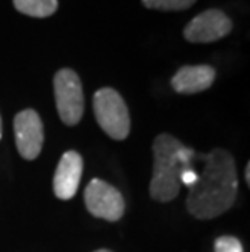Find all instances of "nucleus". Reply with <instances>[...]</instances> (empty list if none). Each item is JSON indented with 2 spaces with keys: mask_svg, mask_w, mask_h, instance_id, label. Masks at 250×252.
Returning <instances> with one entry per match:
<instances>
[{
  "mask_svg": "<svg viewBox=\"0 0 250 252\" xmlns=\"http://www.w3.org/2000/svg\"><path fill=\"white\" fill-rule=\"evenodd\" d=\"M203 168L189 186L185 200L189 213L196 220H213L226 213L237 197L239 179L234 157L224 148L203 155Z\"/></svg>",
  "mask_w": 250,
  "mask_h": 252,
  "instance_id": "1",
  "label": "nucleus"
},
{
  "mask_svg": "<svg viewBox=\"0 0 250 252\" xmlns=\"http://www.w3.org/2000/svg\"><path fill=\"white\" fill-rule=\"evenodd\" d=\"M195 152L171 133H159L153 140V174L150 197L154 202L167 203L182 189V176L194 164Z\"/></svg>",
  "mask_w": 250,
  "mask_h": 252,
  "instance_id": "2",
  "label": "nucleus"
},
{
  "mask_svg": "<svg viewBox=\"0 0 250 252\" xmlns=\"http://www.w3.org/2000/svg\"><path fill=\"white\" fill-rule=\"evenodd\" d=\"M98 126L114 140H125L130 133V114L124 98L114 88L104 87L93 96Z\"/></svg>",
  "mask_w": 250,
  "mask_h": 252,
  "instance_id": "3",
  "label": "nucleus"
},
{
  "mask_svg": "<svg viewBox=\"0 0 250 252\" xmlns=\"http://www.w3.org/2000/svg\"><path fill=\"white\" fill-rule=\"evenodd\" d=\"M54 98L60 121L68 127L80 124L84 112L83 85L72 68H60L54 75Z\"/></svg>",
  "mask_w": 250,
  "mask_h": 252,
  "instance_id": "4",
  "label": "nucleus"
},
{
  "mask_svg": "<svg viewBox=\"0 0 250 252\" xmlns=\"http://www.w3.org/2000/svg\"><path fill=\"white\" fill-rule=\"evenodd\" d=\"M84 205L93 217L106 221H119L125 213V200L122 192L112 184L94 178L84 187Z\"/></svg>",
  "mask_w": 250,
  "mask_h": 252,
  "instance_id": "5",
  "label": "nucleus"
},
{
  "mask_svg": "<svg viewBox=\"0 0 250 252\" xmlns=\"http://www.w3.org/2000/svg\"><path fill=\"white\" fill-rule=\"evenodd\" d=\"M232 20L220 8H208L198 13L185 25L184 37L192 44H208L229 36Z\"/></svg>",
  "mask_w": 250,
  "mask_h": 252,
  "instance_id": "6",
  "label": "nucleus"
},
{
  "mask_svg": "<svg viewBox=\"0 0 250 252\" xmlns=\"http://www.w3.org/2000/svg\"><path fill=\"white\" fill-rule=\"evenodd\" d=\"M15 143L20 157L26 161H33L41 155L44 145V124L34 109L20 111L13 119Z\"/></svg>",
  "mask_w": 250,
  "mask_h": 252,
  "instance_id": "7",
  "label": "nucleus"
},
{
  "mask_svg": "<svg viewBox=\"0 0 250 252\" xmlns=\"http://www.w3.org/2000/svg\"><path fill=\"white\" fill-rule=\"evenodd\" d=\"M83 174V158L75 150H68L58 159L54 174V194L58 200H70L75 197Z\"/></svg>",
  "mask_w": 250,
  "mask_h": 252,
  "instance_id": "8",
  "label": "nucleus"
},
{
  "mask_svg": "<svg viewBox=\"0 0 250 252\" xmlns=\"http://www.w3.org/2000/svg\"><path fill=\"white\" fill-rule=\"evenodd\" d=\"M216 80V70L211 65H184L174 73L171 87L179 94H196L208 90Z\"/></svg>",
  "mask_w": 250,
  "mask_h": 252,
  "instance_id": "9",
  "label": "nucleus"
},
{
  "mask_svg": "<svg viewBox=\"0 0 250 252\" xmlns=\"http://www.w3.org/2000/svg\"><path fill=\"white\" fill-rule=\"evenodd\" d=\"M13 7L31 18L52 17L58 8V0H13Z\"/></svg>",
  "mask_w": 250,
  "mask_h": 252,
  "instance_id": "10",
  "label": "nucleus"
},
{
  "mask_svg": "<svg viewBox=\"0 0 250 252\" xmlns=\"http://www.w3.org/2000/svg\"><path fill=\"white\" fill-rule=\"evenodd\" d=\"M196 0H141V3L150 10L159 12H182L195 5Z\"/></svg>",
  "mask_w": 250,
  "mask_h": 252,
  "instance_id": "11",
  "label": "nucleus"
},
{
  "mask_svg": "<svg viewBox=\"0 0 250 252\" xmlns=\"http://www.w3.org/2000/svg\"><path fill=\"white\" fill-rule=\"evenodd\" d=\"M215 252H244V246L234 236H220L215 241Z\"/></svg>",
  "mask_w": 250,
  "mask_h": 252,
  "instance_id": "12",
  "label": "nucleus"
},
{
  "mask_svg": "<svg viewBox=\"0 0 250 252\" xmlns=\"http://www.w3.org/2000/svg\"><path fill=\"white\" fill-rule=\"evenodd\" d=\"M246 184H250V163L246 164Z\"/></svg>",
  "mask_w": 250,
  "mask_h": 252,
  "instance_id": "13",
  "label": "nucleus"
},
{
  "mask_svg": "<svg viewBox=\"0 0 250 252\" xmlns=\"http://www.w3.org/2000/svg\"><path fill=\"white\" fill-rule=\"evenodd\" d=\"M94 252H112V251H109V249H98V251H94Z\"/></svg>",
  "mask_w": 250,
  "mask_h": 252,
  "instance_id": "14",
  "label": "nucleus"
},
{
  "mask_svg": "<svg viewBox=\"0 0 250 252\" xmlns=\"http://www.w3.org/2000/svg\"><path fill=\"white\" fill-rule=\"evenodd\" d=\"M0 138H2V117H0Z\"/></svg>",
  "mask_w": 250,
  "mask_h": 252,
  "instance_id": "15",
  "label": "nucleus"
}]
</instances>
